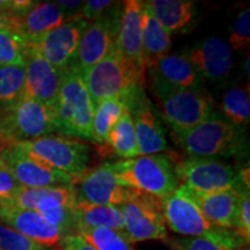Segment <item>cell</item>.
<instances>
[{
	"instance_id": "1",
	"label": "cell",
	"mask_w": 250,
	"mask_h": 250,
	"mask_svg": "<svg viewBox=\"0 0 250 250\" xmlns=\"http://www.w3.org/2000/svg\"><path fill=\"white\" fill-rule=\"evenodd\" d=\"M94 107L105 100L129 98L145 83V71L115 48L108 56L81 72Z\"/></svg>"
},
{
	"instance_id": "2",
	"label": "cell",
	"mask_w": 250,
	"mask_h": 250,
	"mask_svg": "<svg viewBox=\"0 0 250 250\" xmlns=\"http://www.w3.org/2000/svg\"><path fill=\"white\" fill-rule=\"evenodd\" d=\"M175 153L139 155L111 162L112 169L122 187L140 190L149 195L166 199L180 186L175 173Z\"/></svg>"
},
{
	"instance_id": "3",
	"label": "cell",
	"mask_w": 250,
	"mask_h": 250,
	"mask_svg": "<svg viewBox=\"0 0 250 250\" xmlns=\"http://www.w3.org/2000/svg\"><path fill=\"white\" fill-rule=\"evenodd\" d=\"M56 114L58 133L92 142L94 104L76 62L62 72Z\"/></svg>"
},
{
	"instance_id": "4",
	"label": "cell",
	"mask_w": 250,
	"mask_h": 250,
	"mask_svg": "<svg viewBox=\"0 0 250 250\" xmlns=\"http://www.w3.org/2000/svg\"><path fill=\"white\" fill-rule=\"evenodd\" d=\"M245 132L214 110L196 127L173 137L189 156L215 159L242 153L246 147Z\"/></svg>"
},
{
	"instance_id": "5",
	"label": "cell",
	"mask_w": 250,
	"mask_h": 250,
	"mask_svg": "<svg viewBox=\"0 0 250 250\" xmlns=\"http://www.w3.org/2000/svg\"><path fill=\"white\" fill-rule=\"evenodd\" d=\"M148 80L162 117L173 134L193 129L214 111L211 96L199 87L174 88L159 81Z\"/></svg>"
},
{
	"instance_id": "6",
	"label": "cell",
	"mask_w": 250,
	"mask_h": 250,
	"mask_svg": "<svg viewBox=\"0 0 250 250\" xmlns=\"http://www.w3.org/2000/svg\"><path fill=\"white\" fill-rule=\"evenodd\" d=\"M164 215L167 228L181 236L208 237L235 248L246 242L233 230L215 227L208 223L192 199L189 189L182 184L164 199Z\"/></svg>"
},
{
	"instance_id": "7",
	"label": "cell",
	"mask_w": 250,
	"mask_h": 250,
	"mask_svg": "<svg viewBox=\"0 0 250 250\" xmlns=\"http://www.w3.org/2000/svg\"><path fill=\"white\" fill-rule=\"evenodd\" d=\"M15 147L49 167L68 175L76 182L88 168L89 146L78 139L50 134L17 143Z\"/></svg>"
},
{
	"instance_id": "8",
	"label": "cell",
	"mask_w": 250,
	"mask_h": 250,
	"mask_svg": "<svg viewBox=\"0 0 250 250\" xmlns=\"http://www.w3.org/2000/svg\"><path fill=\"white\" fill-rule=\"evenodd\" d=\"M123 214V234L130 243L168 237L164 215V199L140 190H127V196L120 205Z\"/></svg>"
},
{
	"instance_id": "9",
	"label": "cell",
	"mask_w": 250,
	"mask_h": 250,
	"mask_svg": "<svg viewBox=\"0 0 250 250\" xmlns=\"http://www.w3.org/2000/svg\"><path fill=\"white\" fill-rule=\"evenodd\" d=\"M0 129L13 142H27L58 132L54 108L22 96L13 105L0 112Z\"/></svg>"
},
{
	"instance_id": "10",
	"label": "cell",
	"mask_w": 250,
	"mask_h": 250,
	"mask_svg": "<svg viewBox=\"0 0 250 250\" xmlns=\"http://www.w3.org/2000/svg\"><path fill=\"white\" fill-rule=\"evenodd\" d=\"M175 173L180 184L198 193H211L227 189L245 190L233 166L212 158L188 156L175 161ZM249 190V189H247Z\"/></svg>"
},
{
	"instance_id": "11",
	"label": "cell",
	"mask_w": 250,
	"mask_h": 250,
	"mask_svg": "<svg viewBox=\"0 0 250 250\" xmlns=\"http://www.w3.org/2000/svg\"><path fill=\"white\" fill-rule=\"evenodd\" d=\"M127 110L132 117L140 155L169 153L167 133L162 117L140 87L126 99Z\"/></svg>"
},
{
	"instance_id": "12",
	"label": "cell",
	"mask_w": 250,
	"mask_h": 250,
	"mask_svg": "<svg viewBox=\"0 0 250 250\" xmlns=\"http://www.w3.org/2000/svg\"><path fill=\"white\" fill-rule=\"evenodd\" d=\"M121 11L122 5L115 4L99 19L87 23L74 59L81 72L99 62L115 49Z\"/></svg>"
},
{
	"instance_id": "13",
	"label": "cell",
	"mask_w": 250,
	"mask_h": 250,
	"mask_svg": "<svg viewBox=\"0 0 250 250\" xmlns=\"http://www.w3.org/2000/svg\"><path fill=\"white\" fill-rule=\"evenodd\" d=\"M87 23L79 17L67 19L59 27L29 43L49 64L62 72L74 62L80 36Z\"/></svg>"
},
{
	"instance_id": "14",
	"label": "cell",
	"mask_w": 250,
	"mask_h": 250,
	"mask_svg": "<svg viewBox=\"0 0 250 250\" xmlns=\"http://www.w3.org/2000/svg\"><path fill=\"white\" fill-rule=\"evenodd\" d=\"M76 201L94 205L120 206L127 196L129 188L122 187L115 176L111 162H103L87 170L74 182Z\"/></svg>"
},
{
	"instance_id": "15",
	"label": "cell",
	"mask_w": 250,
	"mask_h": 250,
	"mask_svg": "<svg viewBox=\"0 0 250 250\" xmlns=\"http://www.w3.org/2000/svg\"><path fill=\"white\" fill-rule=\"evenodd\" d=\"M0 155L4 159L9 173L13 175L20 186L24 188H48L76 182L68 175L24 154L15 146Z\"/></svg>"
},
{
	"instance_id": "16",
	"label": "cell",
	"mask_w": 250,
	"mask_h": 250,
	"mask_svg": "<svg viewBox=\"0 0 250 250\" xmlns=\"http://www.w3.org/2000/svg\"><path fill=\"white\" fill-rule=\"evenodd\" d=\"M199 78L219 81L226 78L233 67V50L220 37L199 41L184 52Z\"/></svg>"
},
{
	"instance_id": "17",
	"label": "cell",
	"mask_w": 250,
	"mask_h": 250,
	"mask_svg": "<svg viewBox=\"0 0 250 250\" xmlns=\"http://www.w3.org/2000/svg\"><path fill=\"white\" fill-rule=\"evenodd\" d=\"M0 223L7 225L34 242L48 249H56L64 235L59 228L49 224L35 211L0 205Z\"/></svg>"
},
{
	"instance_id": "18",
	"label": "cell",
	"mask_w": 250,
	"mask_h": 250,
	"mask_svg": "<svg viewBox=\"0 0 250 250\" xmlns=\"http://www.w3.org/2000/svg\"><path fill=\"white\" fill-rule=\"evenodd\" d=\"M24 95L49 105L56 110L61 87L62 72L49 64L33 48L28 55L26 65Z\"/></svg>"
},
{
	"instance_id": "19",
	"label": "cell",
	"mask_w": 250,
	"mask_h": 250,
	"mask_svg": "<svg viewBox=\"0 0 250 250\" xmlns=\"http://www.w3.org/2000/svg\"><path fill=\"white\" fill-rule=\"evenodd\" d=\"M9 19L13 30L28 42H33L66 21L64 12L56 1H33L26 11Z\"/></svg>"
},
{
	"instance_id": "20",
	"label": "cell",
	"mask_w": 250,
	"mask_h": 250,
	"mask_svg": "<svg viewBox=\"0 0 250 250\" xmlns=\"http://www.w3.org/2000/svg\"><path fill=\"white\" fill-rule=\"evenodd\" d=\"M143 8L144 2L140 0H126L122 4L115 48L139 68L146 71L142 55Z\"/></svg>"
},
{
	"instance_id": "21",
	"label": "cell",
	"mask_w": 250,
	"mask_h": 250,
	"mask_svg": "<svg viewBox=\"0 0 250 250\" xmlns=\"http://www.w3.org/2000/svg\"><path fill=\"white\" fill-rule=\"evenodd\" d=\"M189 191L208 223L215 227L233 230L234 218L243 190L227 189L211 193H198L190 189Z\"/></svg>"
},
{
	"instance_id": "22",
	"label": "cell",
	"mask_w": 250,
	"mask_h": 250,
	"mask_svg": "<svg viewBox=\"0 0 250 250\" xmlns=\"http://www.w3.org/2000/svg\"><path fill=\"white\" fill-rule=\"evenodd\" d=\"M149 79L159 81L174 88H196L199 86V76L184 54L170 55L159 59L147 68Z\"/></svg>"
},
{
	"instance_id": "23",
	"label": "cell",
	"mask_w": 250,
	"mask_h": 250,
	"mask_svg": "<svg viewBox=\"0 0 250 250\" xmlns=\"http://www.w3.org/2000/svg\"><path fill=\"white\" fill-rule=\"evenodd\" d=\"M144 6L169 35L189 26L197 14L190 0H148Z\"/></svg>"
},
{
	"instance_id": "24",
	"label": "cell",
	"mask_w": 250,
	"mask_h": 250,
	"mask_svg": "<svg viewBox=\"0 0 250 250\" xmlns=\"http://www.w3.org/2000/svg\"><path fill=\"white\" fill-rule=\"evenodd\" d=\"M73 215L76 221V233L85 228H109L122 233L124 230L123 214L120 206L94 205L76 201Z\"/></svg>"
},
{
	"instance_id": "25",
	"label": "cell",
	"mask_w": 250,
	"mask_h": 250,
	"mask_svg": "<svg viewBox=\"0 0 250 250\" xmlns=\"http://www.w3.org/2000/svg\"><path fill=\"white\" fill-rule=\"evenodd\" d=\"M170 48V35L144 6L142 18V55L145 70L169 54Z\"/></svg>"
},
{
	"instance_id": "26",
	"label": "cell",
	"mask_w": 250,
	"mask_h": 250,
	"mask_svg": "<svg viewBox=\"0 0 250 250\" xmlns=\"http://www.w3.org/2000/svg\"><path fill=\"white\" fill-rule=\"evenodd\" d=\"M104 146L105 148H110L115 155L120 156L123 160L140 155L133 121L127 109L109 131Z\"/></svg>"
},
{
	"instance_id": "27",
	"label": "cell",
	"mask_w": 250,
	"mask_h": 250,
	"mask_svg": "<svg viewBox=\"0 0 250 250\" xmlns=\"http://www.w3.org/2000/svg\"><path fill=\"white\" fill-rule=\"evenodd\" d=\"M124 100H105L94 107L92 142L104 145L109 131L126 110Z\"/></svg>"
},
{
	"instance_id": "28",
	"label": "cell",
	"mask_w": 250,
	"mask_h": 250,
	"mask_svg": "<svg viewBox=\"0 0 250 250\" xmlns=\"http://www.w3.org/2000/svg\"><path fill=\"white\" fill-rule=\"evenodd\" d=\"M220 109L226 120L239 129L246 130L250 121L249 85L228 89L221 100Z\"/></svg>"
},
{
	"instance_id": "29",
	"label": "cell",
	"mask_w": 250,
	"mask_h": 250,
	"mask_svg": "<svg viewBox=\"0 0 250 250\" xmlns=\"http://www.w3.org/2000/svg\"><path fill=\"white\" fill-rule=\"evenodd\" d=\"M24 66H0V112L24 96Z\"/></svg>"
},
{
	"instance_id": "30",
	"label": "cell",
	"mask_w": 250,
	"mask_h": 250,
	"mask_svg": "<svg viewBox=\"0 0 250 250\" xmlns=\"http://www.w3.org/2000/svg\"><path fill=\"white\" fill-rule=\"evenodd\" d=\"M30 49V43L15 31H0V66H24Z\"/></svg>"
},
{
	"instance_id": "31",
	"label": "cell",
	"mask_w": 250,
	"mask_h": 250,
	"mask_svg": "<svg viewBox=\"0 0 250 250\" xmlns=\"http://www.w3.org/2000/svg\"><path fill=\"white\" fill-rule=\"evenodd\" d=\"M77 235L96 250H133L124 234L109 228H85L79 229Z\"/></svg>"
},
{
	"instance_id": "32",
	"label": "cell",
	"mask_w": 250,
	"mask_h": 250,
	"mask_svg": "<svg viewBox=\"0 0 250 250\" xmlns=\"http://www.w3.org/2000/svg\"><path fill=\"white\" fill-rule=\"evenodd\" d=\"M165 242L174 250H236L235 247L208 237L168 236Z\"/></svg>"
},
{
	"instance_id": "33",
	"label": "cell",
	"mask_w": 250,
	"mask_h": 250,
	"mask_svg": "<svg viewBox=\"0 0 250 250\" xmlns=\"http://www.w3.org/2000/svg\"><path fill=\"white\" fill-rule=\"evenodd\" d=\"M228 44L235 51H245L250 44V9H242L234 21Z\"/></svg>"
},
{
	"instance_id": "34",
	"label": "cell",
	"mask_w": 250,
	"mask_h": 250,
	"mask_svg": "<svg viewBox=\"0 0 250 250\" xmlns=\"http://www.w3.org/2000/svg\"><path fill=\"white\" fill-rule=\"evenodd\" d=\"M0 250H50L0 223Z\"/></svg>"
},
{
	"instance_id": "35",
	"label": "cell",
	"mask_w": 250,
	"mask_h": 250,
	"mask_svg": "<svg viewBox=\"0 0 250 250\" xmlns=\"http://www.w3.org/2000/svg\"><path fill=\"white\" fill-rule=\"evenodd\" d=\"M233 230L243 241H250V191L243 190L234 218Z\"/></svg>"
},
{
	"instance_id": "36",
	"label": "cell",
	"mask_w": 250,
	"mask_h": 250,
	"mask_svg": "<svg viewBox=\"0 0 250 250\" xmlns=\"http://www.w3.org/2000/svg\"><path fill=\"white\" fill-rule=\"evenodd\" d=\"M115 4L116 2L111 1V0H88V1H83L79 18L87 21V22H90V21L96 20L102 14H104Z\"/></svg>"
},
{
	"instance_id": "37",
	"label": "cell",
	"mask_w": 250,
	"mask_h": 250,
	"mask_svg": "<svg viewBox=\"0 0 250 250\" xmlns=\"http://www.w3.org/2000/svg\"><path fill=\"white\" fill-rule=\"evenodd\" d=\"M22 186L18 183L7 168L0 169V205H6Z\"/></svg>"
},
{
	"instance_id": "38",
	"label": "cell",
	"mask_w": 250,
	"mask_h": 250,
	"mask_svg": "<svg viewBox=\"0 0 250 250\" xmlns=\"http://www.w3.org/2000/svg\"><path fill=\"white\" fill-rule=\"evenodd\" d=\"M55 250H96L77 234H66Z\"/></svg>"
},
{
	"instance_id": "39",
	"label": "cell",
	"mask_w": 250,
	"mask_h": 250,
	"mask_svg": "<svg viewBox=\"0 0 250 250\" xmlns=\"http://www.w3.org/2000/svg\"><path fill=\"white\" fill-rule=\"evenodd\" d=\"M56 4L64 12L67 20V19L79 17L83 1H81V0H58V1H56Z\"/></svg>"
},
{
	"instance_id": "40",
	"label": "cell",
	"mask_w": 250,
	"mask_h": 250,
	"mask_svg": "<svg viewBox=\"0 0 250 250\" xmlns=\"http://www.w3.org/2000/svg\"><path fill=\"white\" fill-rule=\"evenodd\" d=\"M15 143L12 139H9L6 134L0 129V154L4 153L7 149L14 147Z\"/></svg>"
},
{
	"instance_id": "41",
	"label": "cell",
	"mask_w": 250,
	"mask_h": 250,
	"mask_svg": "<svg viewBox=\"0 0 250 250\" xmlns=\"http://www.w3.org/2000/svg\"><path fill=\"white\" fill-rule=\"evenodd\" d=\"M2 30H13V26H12V22L11 20H9V18L0 14V31Z\"/></svg>"
},
{
	"instance_id": "42",
	"label": "cell",
	"mask_w": 250,
	"mask_h": 250,
	"mask_svg": "<svg viewBox=\"0 0 250 250\" xmlns=\"http://www.w3.org/2000/svg\"><path fill=\"white\" fill-rule=\"evenodd\" d=\"M236 250H250V248H249V243H248V242H243V243H241V245L237 247Z\"/></svg>"
},
{
	"instance_id": "43",
	"label": "cell",
	"mask_w": 250,
	"mask_h": 250,
	"mask_svg": "<svg viewBox=\"0 0 250 250\" xmlns=\"http://www.w3.org/2000/svg\"><path fill=\"white\" fill-rule=\"evenodd\" d=\"M249 57L246 59V62H245V71L247 72V78L249 79V76H250V71H249Z\"/></svg>"
},
{
	"instance_id": "44",
	"label": "cell",
	"mask_w": 250,
	"mask_h": 250,
	"mask_svg": "<svg viewBox=\"0 0 250 250\" xmlns=\"http://www.w3.org/2000/svg\"><path fill=\"white\" fill-rule=\"evenodd\" d=\"M1 168H6V165H5L4 159H2L1 155H0V169H1Z\"/></svg>"
},
{
	"instance_id": "45",
	"label": "cell",
	"mask_w": 250,
	"mask_h": 250,
	"mask_svg": "<svg viewBox=\"0 0 250 250\" xmlns=\"http://www.w3.org/2000/svg\"><path fill=\"white\" fill-rule=\"evenodd\" d=\"M50 250H55V249H50Z\"/></svg>"
}]
</instances>
